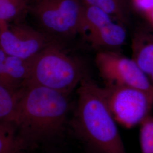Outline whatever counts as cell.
Masks as SVG:
<instances>
[{
    "instance_id": "cell-1",
    "label": "cell",
    "mask_w": 153,
    "mask_h": 153,
    "mask_svg": "<svg viewBox=\"0 0 153 153\" xmlns=\"http://www.w3.org/2000/svg\"><path fill=\"white\" fill-rule=\"evenodd\" d=\"M70 95L28 85L21 89L13 124L29 152L64 137L69 126Z\"/></svg>"
},
{
    "instance_id": "cell-2",
    "label": "cell",
    "mask_w": 153,
    "mask_h": 153,
    "mask_svg": "<svg viewBox=\"0 0 153 153\" xmlns=\"http://www.w3.org/2000/svg\"><path fill=\"white\" fill-rule=\"evenodd\" d=\"M69 127L90 153H126L103 88L86 75L77 88Z\"/></svg>"
},
{
    "instance_id": "cell-3",
    "label": "cell",
    "mask_w": 153,
    "mask_h": 153,
    "mask_svg": "<svg viewBox=\"0 0 153 153\" xmlns=\"http://www.w3.org/2000/svg\"><path fill=\"white\" fill-rule=\"evenodd\" d=\"M86 75L82 62L68 55L61 43H55L30 60L23 86L37 85L71 95Z\"/></svg>"
},
{
    "instance_id": "cell-4",
    "label": "cell",
    "mask_w": 153,
    "mask_h": 153,
    "mask_svg": "<svg viewBox=\"0 0 153 153\" xmlns=\"http://www.w3.org/2000/svg\"><path fill=\"white\" fill-rule=\"evenodd\" d=\"M82 8L79 0H29L27 16L37 29L61 43L81 35Z\"/></svg>"
},
{
    "instance_id": "cell-5",
    "label": "cell",
    "mask_w": 153,
    "mask_h": 153,
    "mask_svg": "<svg viewBox=\"0 0 153 153\" xmlns=\"http://www.w3.org/2000/svg\"><path fill=\"white\" fill-rule=\"evenodd\" d=\"M107 103L117 123L126 128L140 124L153 105V94L124 86L103 88Z\"/></svg>"
},
{
    "instance_id": "cell-6",
    "label": "cell",
    "mask_w": 153,
    "mask_h": 153,
    "mask_svg": "<svg viewBox=\"0 0 153 153\" xmlns=\"http://www.w3.org/2000/svg\"><path fill=\"white\" fill-rule=\"evenodd\" d=\"M95 62L106 85L137 88L153 94V85L131 58L109 50L99 51Z\"/></svg>"
},
{
    "instance_id": "cell-7",
    "label": "cell",
    "mask_w": 153,
    "mask_h": 153,
    "mask_svg": "<svg viewBox=\"0 0 153 153\" xmlns=\"http://www.w3.org/2000/svg\"><path fill=\"white\" fill-rule=\"evenodd\" d=\"M81 35L95 48L119 47L126 38L123 24L98 7L86 5H83Z\"/></svg>"
},
{
    "instance_id": "cell-8",
    "label": "cell",
    "mask_w": 153,
    "mask_h": 153,
    "mask_svg": "<svg viewBox=\"0 0 153 153\" xmlns=\"http://www.w3.org/2000/svg\"><path fill=\"white\" fill-rule=\"evenodd\" d=\"M59 43L22 21L8 23L0 33V47L7 55L31 59L50 44Z\"/></svg>"
},
{
    "instance_id": "cell-9",
    "label": "cell",
    "mask_w": 153,
    "mask_h": 153,
    "mask_svg": "<svg viewBox=\"0 0 153 153\" xmlns=\"http://www.w3.org/2000/svg\"><path fill=\"white\" fill-rule=\"evenodd\" d=\"M132 59L153 85V36L136 34L132 42Z\"/></svg>"
},
{
    "instance_id": "cell-10",
    "label": "cell",
    "mask_w": 153,
    "mask_h": 153,
    "mask_svg": "<svg viewBox=\"0 0 153 153\" xmlns=\"http://www.w3.org/2000/svg\"><path fill=\"white\" fill-rule=\"evenodd\" d=\"M29 152L14 124L10 122L0 121V153Z\"/></svg>"
},
{
    "instance_id": "cell-11",
    "label": "cell",
    "mask_w": 153,
    "mask_h": 153,
    "mask_svg": "<svg viewBox=\"0 0 153 153\" xmlns=\"http://www.w3.org/2000/svg\"><path fill=\"white\" fill-rule=\"evenodd\" d=\"M22 88L16 89L0 83V121L13 123Z\"/></svg>"
},
{
    "instance_id": "cell-12",
    "label": "cell",
    "mask_w": 153,
    "mask_h": 153,
    "mask_svg": "<svg viewBox=\"0 0 153 153\" xmlns=\"http://www.w3.org/2000/svg\"><path fill=\"white\" fill-rule=\"evenodd\" d=\"M28 2L29 0L0 1V21H22L27 15Z\"/></svg>"
},
{
    "instance_id": "cell-13",
    "label": "cell",
    "mask_w": 153,
    "mask_h": 153,
    "mask_svg": "<svg viewBox=\"0 0 153 153\" xmlns=\"http://www.w3.org/2000/svg\"><path fill=\"white\" fill-rule=\"evenodd\" d=\"M83 4L102 10L121 24L126 21L127 10L124 0H79Z\"/></svg>"
},
{
    "instance_id": "cell-14",
    "label": "cell",
    "mask_w": 153,
    "mask_h": 153,
    "mask_svg": "<svg viewBox=\"0 0 153 153\" xmlns=\"http://www.w3.org/2000/svg\"><path fill=\"white\" fill-rule=\"evenodd\" d=\"M140 142L141 153H153V116L150 114L140 124Z\"/></svg>"
},
{
    "instance_id": "cell-15",
    "label": "cell",
    "mask_w": 153,
    "mask_h": 153,
    "mask_svg": "<svg viewBox=\"0 0 153 153\" xmlns=\"http://www.w3.org/2000/svg\"><path fill=\"white\" fill-rule=\"evenodd\" d=\"M131 1L134 7L145 15L153 10V0H131Z\"/></svg>"
},
{
    "instance_id": "cell-16",
    "label": "cell",
    "mask_w": 153,
    "mask_h": 153,
    "mask_svg": "<svg viewBox=\"0 0 153 153\" xmlns=\"http://www.w3.org/2000/svg\"><path fill=\"white\" fill-rule=\"evenodd\" d=\"M6 56L7 54L0 47V83L6 86L7 85L6 83L5 76V61Z\"/></svg>"
},
{
    "instance_id": "cell-17",
    "label": "cell",
    "mask_w": 153,
    "mask_h": 153,
    "mask_svg": "<svg viewBox=\"0 0 153 153\" xmlns=\"http://www.w3.org/2000/svg\"><path fill=\"white\" fill-rule=\"evenodd\" d=\"M146 16L148 18L149 22L153 26V10L146 14Z\"/></svg>"
},
{
    "instance_id": "cell-18",
    "label": "cell",
    "mask_w": 153,
    "mask_h": 153,
    "mask_svg": "<svg viewBox=\"0 0 153 153\" xmlns=\"http://www.w3.org/2000/svg\"><path fill=\"white\" fill-rule=\"evenodd\" d=\"M8 23H9L3 22V21H0V33L1 32V31L4 29V28L5 27Z\"/></svg>"
},
{
    "instance_id": "cell-19",
    "label": "cell",
    "mask_w": 153,
    "mask_h": 153,
    "mask_svg": "<svg viewBox=\"0 0 153 153\" xmlns=\"http://www.w3.org/2000/svg\"><path fill=\"white\" fill-rule=\"evenodd\" d=\"M0 1H2V0H0Z\"/></svg>"
}]
</instances>
